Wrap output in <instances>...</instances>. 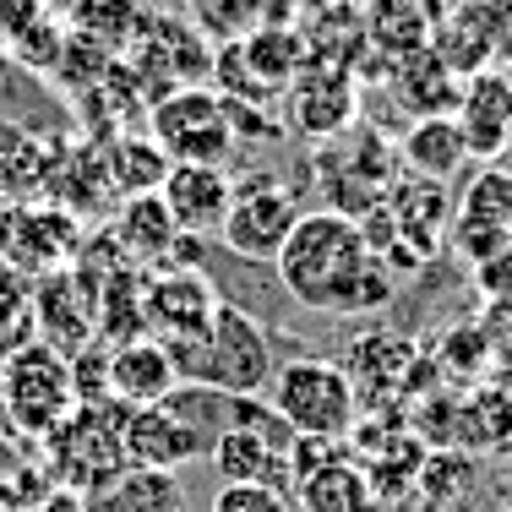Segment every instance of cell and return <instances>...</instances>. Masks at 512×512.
Segmentation results:
<instances>
[{"instance_id":"1","label":"cell","mask_w":512,"mask_h":512,"mask_svg":"<svg viewBox=\"0 0 512 512\" xmlns=\"http://www.w3.org/2000/svg\"><path fill=\"white\" fill-rule=\"evenodd\" d=\"M278 284L289 300L322 316H376L393 300V273L371 251L360 218L322 207V213H300L295 235L278 251Z\"/></svg>"},{"instance_id":"22","label":"cell","mask_w":512,"mask_h":512,"mask_svg":"<svg viewBox=\"0 0 512 512\" xmlns=\"http://www.w3.org/2000/svg\"><path fill=\"white\" fill-rule=\"evenodd\" d=\"M431 50L442 55L458 77H474V71L496 66V39L469 0H453V11H442V17L431 22Z\"/></svg>"},{"instance_id":"24","label":"cell","mask_w":512,"mask_h":512,"mask_svg":"<svg viewBox=\"0 0 512 512\" xmlns=\"http://www.w3.org/2000/svg\"><path fill=\"white\" fill-rule=\"evenodd\" d=\"M180 502H186V491H180L175 474L137 469V463H131V469L115 474L104 491L82 496V512H186Z\"/></svg>"},{"instance_id":"6","label":"cell","mask_w":512,"mask_h":512,"mask_svg":"<svg viewBox=\"0 0 512 512\" xmlns=\"http://www.w3.org/2000/svg\"><path fill=\"white\" fill-rule=\"evenodd\" d=\"M148 137L164 148L169 164H213L224 169V158L235 153V126H229V104L218 88H175L148 109Z\"/></svg>"},{"instance_id":"12","label":"cell","mask_w":512,"mask_h":512,"mask_svg":"<svg viewBox=\"0 0 512 512\" xmlns=\"http://www.w3.org/2000/svg\"><path fill=\"white\" fill-rule=\"evenodd\" d=\"M213 453V436H202L191 420H180L175 409H131L126 414V458L137 469H164L175 474L180 463H197Z\"/></svg>"},{"instance_id":"40","label":"cell","mask_w":512,"mask_h":512,"mask_svg":"<svg viewBox=\"0 0 512 512\" xmlns=\"http://www.w3.org/2000/svg\"><path fill=\"white\" fill-rule=\"evenodd\" d=\"M0 512H11V507H6V502H0Z\"/></svg>"},{"instance_id":"30","label":"cell","mask_w":512,"mask_h":512,"mask_svg":"<svg viewBox=\"0 0 512 512\" xmlns=\"http://www.w3.org/2000/svg\"><path fill=\"white\" fill-rule=\"evenodd\" d=\"M33 327V284H22V273H0V360L17 355L28 344Z\"/></svg>"},{"instance_id":"9","label":"cell","mask_w":512,"mask_h":512,"mask_svg":"<svg viewBox=\"0 0 512 512\" xmlns=\"http://www.w3.org/2000/svg\"><path fill=\"white\" fill-rule=\"evenodd\" d=\"M224 300L202 278V267H164V273H142V316H148V338L158 344H180L197 338Z\"/></svg>"},{"instance_id":"23","label":"cell","mask_w":512,"mask_h":512,"mask_svg":"<svg viewBox=\"0 0 512 512\" xmlns=\"http://www.w3.org/2000/svg\"><path fill=\"white\" fill-rule=\"evenodd\" d=\"M404 164L409 175L420 180H453L463 164H469V142H463L458 115H431V120H414L404 131Z\"/></svg>"},{"instance_id":"31","label":"cell","mask_w":512,"mask_h":512,"mask_svg":"<svg viewBox=\"0 0 512 512\" xmlns=\"http://www.w3.org/2000/svg\"><path fill=\"white\" fill-rule=\"evenodd\" d=\"M202 28L218 39H246L251 28H262V0H197Z\"/></svg>"},{"instance_id":"28","label":"cell","mask_w":512,"mask_h":512,"mask_svg":"<svg viewBox=\"0 0 512 512\" xmlns=\"http://www.w3.org/2000/svg\"><path fill=\"white\" fill-rule=\"evenodd\" d=\"M344 371H349V382H355V393H365L371 376L414 371V344H409V338H393L387 327H376V333L355 338V349L344 355Z\"/></svg>"},{"instance_id":"36","label":"cell","mask_w":512,"mask_h":512,"mask_svg":"<svg viewBox=\"0 0 512 512\" xmlns=\"http://www.w3.org/2000/svg\"><path fill=\"white\" fill-rule=\"evenodd\" d=\"M28 512H82V496H71V491H50L39 507H28Z\"/></svg>"},{"instance_id":"18","label":"cell","mask_w":512,"mask_h":512,"mask_svg":"<svg viewBox=\"0 0 512 512\" xmlns=\"http://www.w3.org/2000/svg\"><path fill=\"white\" fill-rule=\"evenodd\" d=\"M213 469L224 485H273V491H295V474H289V453L278 442H267L262 431H224L213 436Z\"/></svg>"},{"instance_id":"14","label":"cell","mask_w":512,"mask_h":512,"mask_svg":"<svg viewBox=\"0 0 512 512\" xmlns=\"http://www.w3.org/2000/svg\"><path fill=\"white\" fill-rule=\"evenodd\" d=\"M180 387V371L158 338H131L109 349V404L120 409H158Z\"/></svg>"},{"instance_id":"32","label":"cell","mask_w":512,"mask_h":512,"mask_svg":"<svg viewBox=\"0 0 512 512\" xmlns=\"http://www.w3.org/2000/svg\"><path fill=\"white\" fill-rule=\"evenodd\" d=\"M213 512H289V496L273 485H218Z\"/></svg>"},{"instance_id":"10","label":"cell","mask_w":512,"mask_h":512,"mask_svg":"<svg viewBox=\"0 0 512 512\" xmlns=\"http://www.w3.org/2000/svg\"><path fill=\"white\" fill-rule=\"evenodd\" d=\"M453 246L469 256V267L491 262L512 246V175L496 164H485L469 180L463 202H453Z\"/></svg>"},{"instance_id":"4","label":"cell","mask_w":512,"mask_h":512,"mask_svg":"<svg viewBox=\"0 0 512 512\" xmlns=\"http://www.w3.org/2000/svg\"><path fill=\"white\" fill-rule=\"evenodd\" d=\"M77 409L71 393V360L50 349L44 338H28L17 355L0 360V420L22 436H50Z\"/></svg>"},{"instance_id":"37","label":"cell","mask_w":512,"mask_h":512,"mask_svg":"<svg viewBox=\"0 0 512 512\" xmlns=\"http://www.w3.org/2000/svg\"><path fill=\"white\" fill-rule=\"evenodd\" d=\"M496 496H502V512H512V480H502V491H496Z\"/></svg>"},{"instance_id":"2","label":"cell","mask_w":512,"mask_h":512,"mask_svg":"<svg viewBox=\"0 0 512 512\" xmlns=\"http://www.w3.org/2000/svg\"><path fill=\"white\" fill-rule=\"evenodd\" d=\"M169 360H175L180 382L191 387H218V393H251L262 398L278 376L273 360V338L267 327L246 316L240 306H218L213 322L202 327L197 338H180V344H164Z\"/></svg>"},{"instance_id":"15","label":"cell","mask_w":512,"mask_h":512,"mask_svg":"<svg viewBox=\"0 0 512 512\" xmlns=\"http://www.w3.org/2000/svg\"><path fill=\"white\" fill-rule=\"evenodd\" d=\"M109 240H115V251L126 256L131 267L158 273V267H169V256H175V246H180V224L169 218L164 197L148 191V197H126V202H120Z\"/></svg>"},{"instance_id":"39","label":"cell","mask_w":512,"mask_h":512,"mask_svg":"<svg viewBox=\"0 0 512 512\" xmlns=\"http://www.w3.org/2000/svg\"><path fill=\"white\" fill-rule=\"evenodd\" d=\"M0 213H6V197H0Z\"/></svg>"},{"instance_id":"21","label":"cell","mask_w":512,"mask_h":512,"mask_svg":"<svg viewBox=\"0 0 512 512\" xmlns=\"http://www.w3.org/2000/svg\"><path fill=\"white\" fill-rule=\"evenodd\" d=\"M393 82H398V104L414 109L420 120L447 115V109H458V99H463V77L431 50V44H420V50L398 55Z\"/></svg>"},{"instance_id":"29","label":"cell","mask_w":512,"mask_h":512,"mask_svg":"<svg viewBox=\"0 0 512 512\" xmlns=\"http://www.w3.org/2000/svg\"><path fill=\"white\" fill-rule=\"evenodd\" d=\"M414 491H420L425 512H447V507H458L463 496L474 491V463L463 458V453H425Z\"/></svg>"},{"instance_id":"3","label":"cell","mask_w":512,"mask_h":512,"mask_svg":"<svg viewBox=\"0 0 512 512\" xmlns=\"http://www.w3.org/2000/svg\"><path fill=\"white\" fill-rule=\"evenodd\" d=\"M126 414L131 409H120V404H77L50 436H44V474L55 480V491L93 496V491H104L115 474L131 469Z\"/></svg>"},{"instance_id":"11","label":"cell","mask_w":512,"mask_h":512,"mask_svg":"<svg viewBox=\"0 0 512 512\" xmlns=\"http://www.w3.org/2000/svg\"><path fill=\"white\" fill-rule=\"evenodd\" d=\"M458 126L469 142V158H480V164H496L512 148V77L502 66L463 77Z\"/></svg>"},{"instance_id":"8","label":"cell","mask_w":512,"mask_h":512,"mask_svg":"<svg viewBox=\"0 0 512 512\" xmlns=\"http://www.w3.org/2000/svg\"><path fill=\"white\" fill-rule=\"evenodd\" d=\"M295 224H300L295 191L273 175H246V180H235V197H229L218 240H224V251L246 256V262H278Z\"/></svg>"},{"instance_id":"38","label":"cell","mask_w":512,"mask_h":512,"mask_svg":"<svg viewBox=\"0 0 512 512\" xmlns=\"http://www.w3.org/2000/svg\"><path fill=\"white\" fill-rule=\"evenodd\" d=\"M502 71H507V77H512V60H507V66H502Z\"/></svg>"},{"instance_id":"35","label":"cell","mask_w":512,"mask_h":512,"mask_svg":"<svg viewBox=\"0 0 512 512\" xmlns=\"http://www.w3.org/2000/svg\"><path fill=\"white\" fill-rule=\"evenodd\" d=\"M22 463H28V458H22V442H17V431H11L6 420H0V485H6L11 474L22 469Z\"/></svg>"},{"instance_id":"26","label":"cell","mask_w":512,"mask_h":512,"mask_svg":"<svg viewBox=\"0 0 512 512\" xmlns=\"http://www.w3.org/2000/svg\"><path fill=\"white\" fill-rule=\"evenodd\" d=\"M235 55L246 60L251 82L262 93H278L300 77V60H306V44H300L295 28H278V22H262L246 39H235Z\"/></svg>"},{"instance_id":"27","label":"cell","mask_w":512,"mask_h":512,"mask_svg":"<svg viewBox=\"0 0 512 512\" xmlns=\"http://www.w3.org/2000/svg\"><path fill=\"white\" fill-rule=\"evenodd\" d=\"M104 169H109V186H115L120 197H148V191L164 186L169 158H164V148H158L153 137H131V142H120V148L104 158Z\"/></svg>"},{"instance_id":"16","label":"cell","mask_w":512,"mask_h":512,"mask_svg":"<svg viewBox=\"0 0 512 512\" xmlns=\"http://www.w3.org/2000/svg\"><path fill=\"white\" fill-rule=\"evenodd\" d=\"M387 224L393 235L414 246V256L436 251L447 235H453V202H447V186L442 180H404V186L387 197Z\"/></svg>"},{"instance_id":"5","label":"cell","mask_w":512,"mask_h":512,"mask_svg":"<svg viewBox=\"0 0 512 512\" xmlns=\"http://www.w3.org/2000/svg\"><path fill=\"white\" fill-rule=\"evenodd\" d=\"M267 404L289 420L295 436H322V442H338V436L355 431L360 414V393L349 382V371L338 360H289L278 365L273 387H267Z\"/></svg>"},{"instance_id":"33","label":"cell","mask_w":512,"mask_h":512,"mask_svg":"<svg viewBox=\"0 0 512 512\" xmlns=\"http://www.w3.org/2000/svg\"><path fill=\"white\" fill-rule=\"evenodd\" d=\"M469 6L485 17V28L496 39V66H507L512 60V0H469Z\"/></svg>"},{"instance_id":"7","label":"cell","mask_w":512,"mask_h":512,"mask_svg":"<svg viewBox=\"0 0 512 512\" xmlns=\"http://www.w3.org/2000/svg\"><path fill=\"white\" fill-rule=\"evenodd\" d=\"M82 240V224L60 202H6L0 213V262L33 284L77 262Z\"/></svg>"},{"instance_id":"34","label":"cell","mask_w":512,"mask_h":512,"mask_svg":"<svg viewBox=\"0 0 512 512\" xmlns=\"http://www.w3.org/2000/svg\"><path fill=\"white\" fill-rule=\"evenodd\" d=\"M39 6L44 0H0V44H17L22 33H33L39 28Z\"/></svg>"},{"instance_id":"19","label":"cell","mask_w":512,"mask_h":512,"mask_svg":"<svg viewBox=\"0 0 512 512\" xmlns=\"http://www.w3.org/2000/svg\"><path fill=\"white\" fill-rule=\"evenodd\" d=\"M289 120L306 137H333L349 115H355V88L338 66H300V77L289 82Z\"/></svg>"},{"instance_id":"17","label":"cell","mask_w":512,"mask_h":512,"mask_svg":"<svg viewBox=\"0 0 512 512\" xmlns=\"http://www.w3.org/2000/svg\"><path fill=\"white\" fill-rule=\"evenodd\" d=\"M289 502H300V512H382L371 491V474L355 458H322L316 469L295 474V491Z\"/></svg>"},{"instance_id":"25","label":"cell","mask_w":512,"mask_h":512,"mask_svg":"<svg viewBox=\"0 0 512 512\" xmlns=\"http://www.w3.org/2000/svg\"><path fill=\"white\" fill-rule=\"evenodd\" d=\"M50 169H55V158L44 153V142L22 120H0V197L39 202V191L50 186Z\"/></svg>"},{"instance_id":"13","label":"cell","mask_w":512,"mask_h":512,"mask_svg":"<svg viewBox=\"0 0 512 512\" xmlns=\"http://www.w3.org/2000/svg\"><path fill=\"white\" fill-rule=\"evenodd\" d=\"M158 197H164L169 218L180 224V235H197L202 240V235H218V229H224L235 180H229L224 169H213V164H169Z\"/></svg>"},{"instance_id":"20","label":"cell","mask_w":512,"mask_h":512,"mask_svg":"<svg viewBox=\"0 0 512 512\" xmlns=\"http://www.w3.org/2000/svg\"><path fill=\"white\" fill-rule=\"evenodd\" d=\"M82 289L88 284H77L66 273H50L44 284H33V327H50L44 344L60 349L66 360L82 355V344L93 338V306L82 300Z\"/></svg>"}]
</instances>
